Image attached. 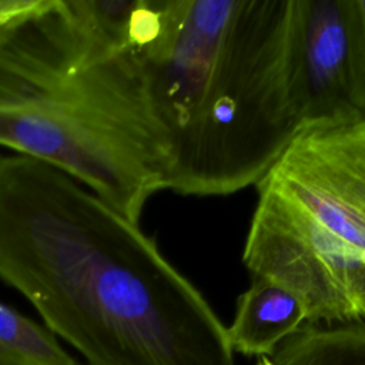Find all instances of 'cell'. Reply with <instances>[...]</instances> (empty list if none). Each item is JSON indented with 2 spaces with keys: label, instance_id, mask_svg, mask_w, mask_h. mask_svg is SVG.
Wrapping results in <instances>:
<instances>
[{
  "label": "cell",
  "instance_id": "cell-4",
  "mask_svg": "<svg viewBox=\"0 0 365 365\" xmlns=\"http://www.w3.org/2000/svg\"><path fill=\"white\" fill-rule=\"evenodd\" d=\"M255 187L252 277L294 292L307 324L365 321V114L302 128Z\"/></svg>",
  "mask_w": 365,
  "mask_h": 365
},
{
  "label": "cell",
  "instance_id": "cell-10",
  "mask_svg": "<svg viewBox=\"0 0 365 365\" xmlns=\"http://www.w3.org/2000/svg\"><path fill=\"white\" fill-rule=\"evenodd\" d=\"M81 365H83V364H81Z\"/></svg>",
  "mask_w": 365,
  "mask_h": 365
},
{
  "label": "cell",
  "instance_id": "cell-6",
  "mask_svg": "<svg viewBox=\"0 0 365 365\" xmlns=\"http://www.w3.org/2000/svg\"><path fill=\"white\" fill-rule=\"evenodd\" d=\"M307 324L302 301L285 287L254 278L237 299L227 335L234 352L271 356L277 346Z\"/></svg>",
  "mask_w": 365,
  "mask_h": 365
},
{
  "label": "cell",
  "instance_id": "cell-1",
  "mask_svg": "<svg viewBox=\"0 0 365 365\" xmlns=\"http://www.w3.org/2000/svg\"><path fill=\"white\" fill-rule=\"evenodd\" d=\"M0 281L87 365H235L227 327L140 224L14 153L0 154Z\"/></svg>",
  "mask_w": 365,
  "mask_h": 365
},
{
  "label": "cell",
  "instance_id": "cell-7",
  "mask_svg": "<svg viewBox=\"0 0 365 365\" xmlns=\"http://www.w3.org/2000/svg\"><path fill=\"white\" fill-rule=\"evenodd\" d=\"M269 358L275 365H365V322L305 324Z\"/></svg>",
  "mask_w": 365,
  "mask_h": 365
},
{
  "label": "cell",
  "instance_id": "cell-3",
  "mask_svg": "<svg viewBox=\"0 0 365 365\" xmlns=\"http://www.w3.org/2000/svg\"><path fill=\"white\" fill-rule=\"evenodd\" d=\"M0 145L60 170L135 224L171 168L137 50L98 37L68 0H36L0 24Z\"/></svg>",
  "mask_w": 365,
  "mask_h": 365
},
{
  "label": "cell",
  "instance_id": "cell-5",
  "mask_svg": "<svg viewBox=\"0 0 365 365\" xmlns=\"http://www.w3.org/2000/svg\"><path fill=\"white\" fill-rule=\"evenodd\" d=\"M291 86L302 128L365 114L362 0H292Z\"/></svg>",
  "mask_w": 365,
  "mask_h": 365
},
{
  "label": "cell",
  "instance_id": "cell-9",
  "mask_svg": "<svg viewBox=\"0 0 365 365\" xmlns=\"http://www.w3.org/2000/svg\"><path fill=\"white\" fill-rule=\"evenodd\" d=\"M258 365H275V364L269 356H261V361L258 362Z\"/></svg>",
  "mask_w": 365,
  "mask_h": 365
},
{
  "label": "cell",
  "instance_id": "cell-8",
  "mask_svg": "<svg viewBox=\"0 0 365 365\" xmlns=\"http://www.w3.org/2000/svg\"><path fill=\"white\" fill-rule=\"evenodd\" d=\"M0 365H81L46 327L0 302Z\"/></svg>",
  "mask_w": 365,
  "mask_h": 365
},
{
  "label": "cell",
  "instance_id": "cell-2",
  "mask_svg": "<svg viewBox=\"0 0 365 365\" xmlns=\"http://www.w3.org/2000/svg\"><path fill=\"white\" fill-rule=\"evenodd\" d=\"M292 0H140L130 26L167 128V190L257 185L302 130L291 86Z\"/></svg>",
  "mask_w": 365,
  "mask_h": 365
}]
</instances>
